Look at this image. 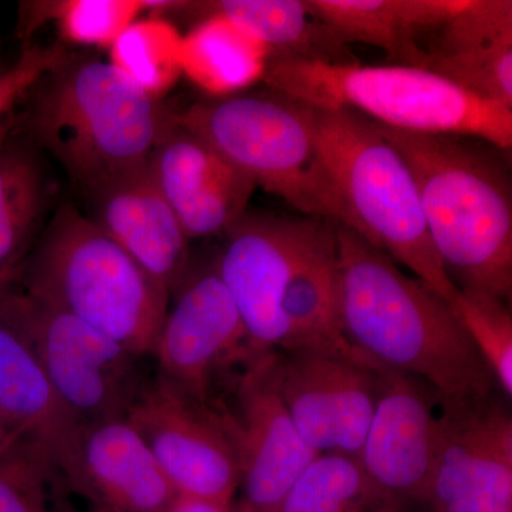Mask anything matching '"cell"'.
Returning a JSON list of instances; mask_svg holds the SVG:
<instances>
[{
    "label": "cell",
    "mask_w": 512,
    "mask_h": 512,
    "mask_svg": "<svg viewBox=\"0 0 512 512\" xmlns=\"http://www.w3.org/2000/svg\"><path fill=\"white\" fill-rule=\"evenodd\" d=\"M343 336L357 352L420 379L439 402L494 393V377L450 303L382 249L336 227Z\"/></svg>",
    "instance_id": "1"
},
{
    "label": "cell",
    "mask_w": 512,
    "mask_h": 512,
    "mask_svg": "<svg viewBox=\"0 0 512 512\" xmlns=\"http://www.w3.org/2000/svg\"><path fill=\"white\" fill-rule=\"evenodd\" d=\"M336 227L322 218L247 211L225 232L215 271L256 348L286 352L335 328Z\"/></svg>",
    "instance_id": "2"
},
{
    "label": "cell",
    "mask_w": 512,
    "mask_h": 512,
    "mask_svg": "<svg viewBox=\"0 0 512 512\" xmlns=\"http://www.w3.org/2000/svg\"><path fill=\"white\" fill-rule=\"evenodd\" d=\"M379 128L412 171L431 241L453 284L507 301L512 289L507 171L461 137Z\"/></svg>",
    "instance_id": "3"
},
{
    "label": "cell",
    "mask_w": 512,
    "mask_h": 512,
    "mask_svg": "<svg viewBox=\"0 0 512 512\" xmlns=\"http://www.w3.org/2000/svg\"><path fill=\"white\" fill-rule=\"evenodd\" d=\"M29 130L92 194L148 163L171 116L110 62L67 60L30 90Z\"/></svg>",
    "instance_id": "4"
},
{
    "label": "cell",
    "mask_w": 512,
    "mask_h": 512,
    "mask_svg": "<svg viewBox=\"0 0 512 512\" xmlns=\"http://www.w3.org/2000/svg\"><path fill=\"white\" fill-rule=\"evenodd\" d=\"M264 82L315 110H349L379 126L427 136L477 138L512 146V110L419 67L275 59Z\"/></svg>",
    "instance_id": "5"
},
{
    "label": "cell",
    "mask_w": 512,
    "mask_h": 512,
    "mask_svg": "<svg viewBox=\"0 0 512 512\" xmlns=\"http://www.w3.org/2000/svg\"><path fill=\"white\" fill-rule=\"evenodd\" d=\"M25 293L134 355L153 356L170 293L90 218L64 205L25 266Z\"/></svg>",
    "instance_id": "6"
},
{
    "label": "cell",
    "mask_w": 512,
    "mask_h": 512,
    "mask_svg": "<svg viewBox=\"0 0 512 512\" xmlns=\"http://www.w3.org/2000/svg\"><path fill=\"white\" fill-rule=\"evenodd\" d=\"M311 109V107H309ZM312 110L316 146L353 231L450 303L458 291L430 238L409 165L373 121L349 110Z\"/></svg>",
    "instance_id": "7"
},
{
    "label": "cell",
    "mask_w": 512,
    "mask_h": 512,
    "mask_svg": "<svg viewBox=\"0 0 512 512\" xmlns=\"http://www.w3.org/2000/svg\"><path fill=\"white\" fill-rule=\"evenodd\" d=\"M173 120L305 217L353 228L319 156L309 107L269 90L201 101Z\"/></svg>",
    "instance_id": "8"
},
{
    "label": "cell",
    "mask_w": 512,
    "mask_h": 512,
    "mask_svg": "<svg viewBox=\"0 0 512 512\" xmlns=\"http://www.w3.org/2000/svg\"><path fill=\"white\" fill-rule=\"evenodd\" d=\"M0 319L25 340L83 426L126 419L148 382L144 357L25 292H6Z\"/></svg>",
    "instance_id": "9"
},
{
    "label": "cell",
    "mask_w": 512,
    "mask_h": 512,
    "mask_svg": "<svg viewBox=\"0 0 512 512\" xmlns=\"http://www.w3.org/2000/svg\"><path fill=\"white\" fill-rule=\"evenodd\" d=\"M158 333L157 377L197 402L211 404L256 356L234 299L214 268L187 274Z\"/></svg>",
    "instance_id": "10"
},
{
    "label": "cell",
    "mask_w": 512,
    "mask_h": 512,
    "mask_svg": "<svg viewBox=\"0 0 512 512\" xmlns=\"http://www.w3.org/2000/svg\"><path fill=\"white\" fill-rule=\"evenodd\" d=\"M278 352L256 356L212 402L239 467L237 512H274L303 468L318 456L302 439L276 384Z\"/></svg>",
    "instance_id": "11"
},
{
    "label": "cell",
    "mask_w": 512,
    "mask_h": 512,
    "mask_svg": "<svg viewBox=\"0 0 512 512\" xmlns=\"http://www.w3.org/2000/svg\"><path fill=\"white\" fill-rule=\"evenodd\" d=\"M276 384L313 451L359 458L375 413L376 362L350 345L278 352Z\"/></svg>",
    "instance_id": "12"
},
{
    "label": "cell",
    "mask_w": 512,
    "mask_h": 512,
    "mask_svg": "<svg viewBox=\"0 0 512 512\" xmlns=\"http://www.w3.org/2000/svg\"><path fill=\"white\" fill-rule=\"evenodd\" d=\"M126 420L181 497L232 505L239 488L234 443L220 412L153 377Z\"/></svg>",
    "instance_id": "13"
},
{
    "label": "cell",
    "mask_w": 512,
    "mask_h": 512,
    "mask_svg": "<svg viewBox=\"0 0 512 512\" xmlns=\"http://www.w3.org/2000/svg\"><path fill=\"white\" fill-rule=\"evenodd\" d=\"M431 512H512V417L494 393L439 402Z\"/></svg>",
    "instance_id": "14"
},
{
    "label": "cell",
    "mask_w": 512,
    "mask_h": 512,
    "mask_svg": "<svg viewBox=\"0 0 512 512\" xmlns=\"http://www.w3.org/2000/svg\"><path fill=\"white\" fill-rule=\"evenodd\" d=\"M437 404L429 384L379 365L375 413L359 461L390 507L426 503L439 437Z\"/></svg>",
    "instance_id": "15"
},
{
    "label": "cell",
    "mask_w": 512,
    "mask_h": 512,
    "mask_svg": "<svg viewBox=\"0 0 512 512\" xmlns=\"http://www.w3.org/2000/svg\"><path fill=\"white\" fill-rule=\"evenodd\" d=\"M148 170L188 239L227 232L247 212L256 190L254 180L173 116L148 158Z\"/></svg>",
    "instance_id": "16"
},
{
    "label": "cell",
    "mask_w": 512,
    "mask_h": 512,
    "mask_svg": "<svg viewBox=\"0 0 512 512\" xmlns=\"http://www.w3.org/2000/svg\"><path fill=\"white\" fill-rule=\"evenodd\" d=\"M0 426L39 454L64 485L79 461L83 424L70 412L15 329L0 319Z\"/></svg>",
    "instance_id": "17"
},
{
    "label": "cell",
    "mask_w": 512,
    "mask_h": 512,
    "mask_svg": "<svg viewBox=\"0 0 512 512\" xmlns=\"http://www.w3.org/2000/svg\"><path fill=\"white\" fill-rule=\"evenodd\" d=\"M92 195L90 220L171 295L188 274L190 239L154 183L148 163L117 175Z\"/></svg>",
    "instance_id": "18"
},
{
    "label": "cell",
    "mask_w": 512,
    "mask_h": 512,
    "mask_svg": "<svg viewBox=\"0 0 512 512\" xmlns=\"http://www.w3.org/2000/svg\"><path fill=\"white\" fill-rule=\"evenodd\" d=\"M410 66L512 110L511 0H466Z\"/></svg>",
    "instance_id": "19"
},
{
    "label": "cell",
    "mask_w": 512,
    "mask_h": 512,
    "mask_svg": "<svg viewBox=\"0 0 512 512\" xmlns=\"http://www.w3.org/2000/svg\"><path fill=\"white\" fill-rule=\"evenodd\" d=\"M67 488L110 512H165L178 497L126 419L83 427L76 474Z\"/></svg>",
    "instance_id": "20"
},
{
    "label": "cell",
    "mask_w": 512,
    "mask_h": 512,
    "mask_svg": "<svg viewBox=\"0 0 512 512\" xmlns=\"http://www.w3.org/2000/svg\"><path fill=\"white\" fill-rule=\"evenodd\" d=\"M466 0H305L320 25L346 43L379 47L410 66L420 47L463 8Z\"/></svg>",
    "instance_id": "21"
},
{
    "label": "cell",
    "mask_w": 512,
    "mask_h": 512,
    "mask_svg": "<svg viewBox=\"0 0 512 512\" xmlns=\"http://www.w3.org/2000/svg\"><path fill=\"white\" fill-rule=\"evenodd\" d=\"M271 50L224 16L207 15L183 36V76L214 99L237 96L264 82Z\"/></svg>",
    "instance_id": "22"
},
{
    "label": "cell",
    "mask_w": 512,
    "mask_h": 512,
    "mask_svg": "<svg viewBox=\"0 0 512 512\" xmlns=\"http://www.w3.org/2000/svg\"><path fill=\"white\" fill-rule=\"evenodd\" d=\"M205 15L224 16L264 43L275 59L349 62L342 43L313 19L305 0H220L197 3Z\"/></svg>",
    "instance_id": "23"
},
{
    "label": "cell",
    "mask_w": 512,
    "mask_h": 512,
    "mask_svg": "<svg viewBox=\"0 0 512 512\" xmlns=\"http://www.w3.org/2000/svg\"><path fill=\"white\" fill-rule=\"evenodd\" d=\"M49 187L30 148L0 150V284H8L45 217Z\"/></svg>",
    "instance_id": "24"
},
{
    "label": "cell",
    "mask_w": 512,
    "mask_h": 512,
    "mask_svg": "<svg viewBox=\"0 0 512 512\" xmlns=\"http://www.w3.org/2000/svg\"><path fill=\"white\" fill-rule=\"evenodd\" d=\"M390 507L367 478L359 458L318 454L274 512H367Z\"/></svg>",
    "instance_id": "25"
},
{
    "label": "cell",
    "mask_w": 512,
    "mask_h": 512,
    "mask_svg": "<svg viewBox=\"0 0 512 512\" xmlns=\"http://www.w3.org/2000/svg\"><path fill=\"white\" fill-rule=\"evenodd\" d=\"M183 35L158 13L141 16L110 47V63L138 89L160 99L183 76Z\"/></svg>",
    "instance_id": "26"
},
{
    "label": "cell",
    "mask_w": 512,
    "mask_h": 512,
    "mask_svg": "<svg viewBox=\"0 0 512 512\" xmlns=\"http://www.w3.org/2000/svg\"><path fill=\"white\" fill-rule=\"evenodd\" d=\"M22 9L25 35L52 20L63 40L110 49L128 26L150 12V5L148 0H60L25 3Z\"/></svg>",
    "instance_id": "27"
},
{
    "label": "cell",
    "mask_w": 512,
    "mask_h": 512,
    "mask_svg": "<svg viewBox=\"0 0 512 512\" xmlns=\"http://www.w3.org/2000/svg\"><path fill=\"white\" fill-rule=\"evenodd\" d=\"M507 301L490 293L458 289L451 308L490 370L497 387L512 396V316Z\"/></svg>",
    "instance_id": "28"
},
{
    "label": "cell",
    "mask_w": 512,
    "mask_h": 512,
    "mask_svg": "<svg viewBox=\"0 0 512 512\" xmlns=\"http://www.w3.org/2000/svg\"><path fill=\"white\" fill-rule=\"evenodd\" d=\"M56 474L39 454L18 447L0 460V512H55L50 488Z\"/></svg>",
    "instance_id": "29"
},
{
    "label": "cell",
    "mask_w": 512,
    "mask_h": 512,
    "mask_svg": "<svg viewBox=\"0 0 512 512\" xmlns=\"http://www.w3.org/2000/svg\"><path fill=\"white\" fill-rule=\"evenodd\" d=\"M69 60L59 45L28 46L12 66L0 69V130L3 120L43 77Z\"/></svg>",
    "instance_id": "30"
},
{
    "label": "cell",
    "mask_w": 512,
    "mask_h": 512,
    "mask_svg": "<svg viewBox=\"0 0 512 512\" xmlns=\"http://www.w3.org/2000/svg\"><path fill=\"white\" fill-rule=\"evenodd\" d=\"M165 512H237L232 505L210 503L197 498L181 497L178 495L174 503Z\"/></svg>",
    "instance_id": "31"
},
{
    "label": "cell",
    "mask_w": 512,
    "mask_h": 512,
    "mask_svg": "<svg viewBox=\"0 0 512 512\" xmlns=\"http://www.w3.org/2000/svg\"><path fill=\"white\" fill-rule=\"evenodd\" d=\"M18 447L19 444L16 443V440L10 436L8 431L0 426V460L6 456H9V454L12 453L13 450H16Z\"/></svg>",
    "instance_id": "32"
},
{
    "label": "cell",
    "mask_w": 512,
    "mask_h": 512,
    "mask_svg": "<svg viewBox=\"0 0 512 512\" xmlns=\"http://www.w3.org/2000/svg\"><path fill=\"white\" fill-rule=\"evenodd\" d=\"M56 500V511L57 512H110L106 510H101V508L90 507L89 510L82 511L74 508L72 504L67 503V501H60V498H55Z\"/></svg>",
    "instance_id": "33"
},
{
    "label": "cell",
    "mask_w": 512,
    "mask_h": 512,
    "mask_svg": "<svg viewBox=\"0 0 512 512\" xmlns=\"http://www.w3.org/2000/svg\"><path fill=\"white\" fill-rule=\"evenodd\" d=\"M5 296H6V285L0 284V313H2V306H3V301H5Z\"/></svg>",
    "instance_id": "34"
},
{
    "label": "cell",
    "mask_w": 512,
    "mask_h": 512,
    "mask_svg": "<svg viewBox=\"0 0 512 512\" xmlns=\"http://www.w3.org/2000/svg\"><path fill=\"white\" fill-rule=\"evenodd\" d=\"M377 512H402L399 510V508L396 507H383L380 508V510H377Z\"/></svg>",
    "instance_id": "35"
}]
</instances>
